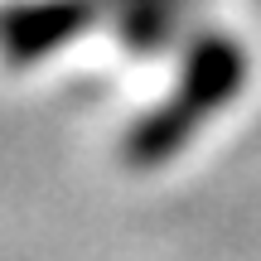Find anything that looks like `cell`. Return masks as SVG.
<instances>
[{
	"label": "cell",
	"mask_w": 261,
	"mask_h": 261,
	"mask_svg": "<svg viewBox=\"0 0 261 261\" xmlns=\"http://www.w3.org/2000/svg\"><path fill=\"white\" fill-rule=\"evenodd\" d=\"M242 83H247L242 39L223 34V29L194 34L184 48V68H179L174 92L160 107H150L145 116H136V126L126 130L121 155L136 169H160L208 126V116H218L227 102H237Z\"/></svg>",
	"instance_id": "6da1fadb"
},
{
	"label": "cell",
	"mask_w": 261,
	"mask_h": 261,
	"mask_svg": "<svg viewBox=\"0 0 261 261\" xmlns=\"http://www.w3.org/2000/svg\"><path fill=\"white\" fill-rule=\"evenodd\" d=\"M107 0H15L5 15V48L10 63H39V58L58 54L63 44H73L77 34L102 19Z\"/></svg>",
	"instance_id": "7a4b0ae2"
},
{
	"label": "cell",
	"mask_w": 261,
	"mask_h": 261,
	"mask_svg": "<svg viewBox=\"0 0 261 261\" xmlns=\"http://www.w3.org/2000/svg\"><path fill=\"white\" fill-rule=\"evenodd\" d=\"M107 5H130V0H107Z\"/></svg>",
	"instance_id": "277c9868"
},
{
	"label": "cell",
	"mask_w": 261,
	"mask_h": 261,
	"mask_svg": "<svg viewBox=\"0 0 261 261\" xmlns=\"http://www.w3.org/2000/svg\"><path fill=\"white\" fill-rule=\"evenodd\" d=\"M179 15H184V0H130V5H116L112 24L130 54L150 58L160 48H169V39L179 29Z\"/></svg>",
	"instance_id": "3957f363"
}]
</instances>
